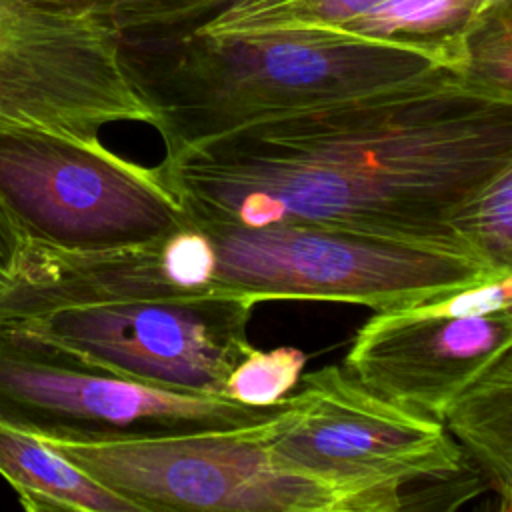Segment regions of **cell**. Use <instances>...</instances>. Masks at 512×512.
Returning <instances> with one entry per match:
<instances>
[{"label":"cell","mask_w":512,"mask_h":512,"mask_svg":"<svg viewBox=\"0 0 512 512\" xmlns=\"http://www.w3.org/2000/svg\"><path fill=\"white\" fill-rule=\"evenodd\" d=\"M506 2H510V0H468V30H466V36L478 20H482L486 14H490L492 10H496L498 6L506 4Z\"/></svg>","instance_id":"obj_19"},{"label":"cell","mask_w":512,"mask_h":512,"mask_svg":"<svg viewBox=\"0 0 512 512\" xmlns=\"http://www.w3.org/2000/svg\"><path fill=\"white\" fill-rule=\"evenodd\" d=\"M460 248L496 278L512 274V162L452 222Z\"/></svg>","instance_id":"obj_15"},{"label":"cell","mask_w":512,"mask_h":512,"mask_svg":"<svg viewBox=\"0 0 512 512\" xmlns=\"http://www.w3.org/2000/svg\"><path fill=\"white\" fill-rule=\"evenodd\" d=\"M46 442L140 512H378L368 496L278 462L260 422L112 444Z\"/></svg>","instance_id":"obj_4"},{"label":"cell","mask_w":512,"mask_h":512,"mask_svg":"<svg viewBox=\"0 0 512 512\" xmlns=\"http://www.w3.org/2000/svg\"><path fill=\"white\" fill-rule=\"evenodd\" d=\"M298 384L260 422L264 444L284 466L356 490L378 512L404 508L406 484L462 470L466 456L442 420L376 396L344 368L324 366Z\"/></svg>","instance_id":"obj_6"},{"label":"cell","mask_w":512,"mask_h":512,"mask_svg":"<svg viewBox=\"0 0 512 512\" xmlns=\"http://www.w3.org/2000/svg\"><path fill=\"white\" fill-rule=\"evenodd\" d=\"M26 236L0 198V290L16 276L26 248Z\"/></svg>","instance_id":"obj_18"},{"label":"cell","mask_w":512,"mask_h":512,"mask_svg":"<svg viewBox=\"0 0 512 512\" xmlns=\"http://www.w3.org/2000/svg\"><path fill=\"white\" fill-rule=\"evenodd\" d=\"M512 346V314L376 312L354 336L344 372L376 396L422 416L446 408Z\"/></svg>","instance_id":"obj_10"},{"label":"cell","mask_w":512,"mask_h":512,"mask_svg":"<svg viewBox=\"0 0 512 512\" xmlns=\"http://www.w3.org/2000/svg\"><path fill=\"white\" fill-rule=\"evenodd\" d=\"M152 124L122 34L88 8L0 0V132L100 138L106 124Z\"/></svg>","instance_id":"obj_8"},{"label":"cell","mask_w":512,"mask_h":512,"mask_svg":"<svg viewBox=\"0 0 512 512\" xmlns=\"http://www.w3.org/2000/svg\"><path fill=\"white\" fill-rule=\"evenodd\" d=\"M104 14L126 40H166L190 34L236 0H34Z\"/></svg>","instance_id":"obj_14"},{"label":"cell","mask_w":512,"mask_h":512,"mask_svg":"<svg viewBox=\"0 0 512 512\" xmlns=\"http://www.w3.org/2000/svg\"><path fill=\"white\" fill-rule=\"evenodd\" d=\"M276 408L158 388L0 322V422L40 440L112 444L228 430Z\"/></svg>","instance_id":"obj_5"},{"label":"cell","mask_w":512,"mask_h":512,"mask_svg":"<svg viewBox=\"0 0 512 512\" xmlns=\"http://www.w3.org/2000/svg\"><path fill=\"white\" fill-rule=\"evenodd\" d=\"M200 224L216 244V294L254 306L328 300L392 312L494 280L482 262L454 250L318 226Z\"/></svg>","instance_id":"obj_3"},{"label":"cell","mask_w":512,"mask_h":512,"mask_svg":"<svg viewBox=\"0 0 512 512\" xmlns=\"http://www.w3.org/2000/svg\"><path fill=\"white\" fill-rule=\"evenodd\" d=\"M510 162L512 92L450 70L260 122L156 166L196 222L318 226L464 252L454 218Z\"/></svg>","instance_id":"obj_1"},{"label":"cell","mask_w":512,"mask_h":512,"mask_svg":"<svg viewBox=\"0 0 512 512\" xmlns=\"http://www.w3.org/2000/svg\"><path fill=\"white\" fill-rule=\"evenodd\" d=\"M0 476L30 512H140L46 440L0 422Z\"/></svg>","instance_id":"obj_11"},{"label":"cell","mask_w":512,"mask_h":512,"mask_svg":"<svg viewBox=\"0 0 512 512\" xmlns=\"http://www.w3.org/2000/svg\"><path fill=\"white\" fill-rule=\"evenodd\" d=\"M252 310L242 298L200 296L58 308L6 324L122 376L222 396L228 374L252 348Z\"/></svg>","instance_id":"obj_9"},{"label":"cell","mask_w":512,"mask_h":512,"mask_svg":"<svg viewBox=\"0 0 512 512\" xmlns=\"http://www.w3.org/2000/svg\"><path fill=\"white\" fill-rule=\"evenodd\" d=\"M0 198L28 242L68 252L142 244L186 220L158 166L100 138L0 132Z\"/></svg>","instance_id":"obj_7"},{"label":"cell","mask_w":512,"mask_h":512,"mask_svg":"<svg viewBox=\"0 0 512 512\" xmlns=\"http://www.w3.org/2000/svg\"><path fill=\"white\" fill-rule=\"evenodd\" d=\"M164 162L250 128L442 72H464L466 38L402 40L314 30L122 38Z\"/></svg>","instance_id":"obj_2"},{"label":"cell","mask_w":512,"mask_h":512,"mask_svg":"<svg viewBox=\"0 0 512 512\" xmlns=\"http://www.w3.org/2000/svg\"><path fill=\"white\" fill-rule=\"evenodd\" d=\"M446 430L512 510V346L442 414Z\"/></svg>","instance_id":"obj_12"},{"label":"cell","mask_w":512,"mask_h":512,"mask_svg":"<svg viewBox=\"0 0 512 512\" xmlns=\"http://www.w3.org/2000/svg\"><path fill=\"white\" fill-rule=\"evenodd\" d=\"M464 76L482 86L512 92V0L470 28Z\"/></svg>","instance_id":"obj_17"},{"label":"cell","mask_w":512,"mask_h":512,"mask_svg":"<svg viewBox=\"0 0 512 512\" xmlns=\"http://www.w3.org/2000/svg\"><path fill=\"white\" fill-rule=\"evenodd\" d=\"M400 0H236L194 32L214 36L314 30L384 38V26Z\"/></svg>","instance_id":"obj_13"},{"label":"cell","mask_w":512,"mask_h":512,"mask_svg":"<svg viewBox=\"0 0 512 512\" xmlns=\"http://www.w3.org/2000/svg\"><path fill=\"white\" fill-rule=\"evenodd\" d=\"M306 354L292 346L272 350L250 348L228 374L222 396L252 408H268L284 402L300 382Z\"/></svg>","instance_id":"obj_16"}]
</instances>
